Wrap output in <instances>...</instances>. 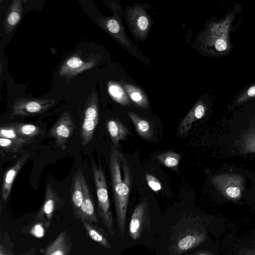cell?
I'll use <instances>...</instances> for the list:
<instances>
[{"label": "cell", "instance_id": "cell-11", "mask_svg": "<svg viewBox=\"0 0 255 255\" xmlns=\"http://www.w3.org/2000/svg\"><path fill=\"white\" fill-rule=\"evenodd\" d=\"M85 176L81 169L74 174L70 191L71 202L75 216L77 218L84 198L83 180Z\"/></svg>", "mask_w": 255, "mask_h": 255}, {"label": "cell", "instance_id": "cell-2", "mask_svg": "<svg viewBox=\"0 0 255 255\" xmlns=\"http://www.w3.org/2000/svg\"><path fill=\"white\" fill-rule=\"evenodd\" d=\"M235 13L231 11L221 19L212 20L206 25L199 38L203 51L215 56L224 55L231 51L230 33Z\"/></svg>", "mask_w": 255, "mask_h": 255}, {"label": "cell", "instance_id": "cell-9", "mask_svg": "<svg viewBox=\"0 0 255 255\" xmlns=\"http://www.w3.org/2000/svg\"><path fill=\"white\" fill-rule=\"evenodd\" d=\"M74 123L69 112L60 116L48 132V135L55 139L57 146L65 149V144L72 135Z\"/></svg>", "mask_w": 255, "mask_h": 255}, {"label": "cell", "instance_id": "cell-17", "mask_svg": "<svg viewBox=\"0 0 255 255\" xmlns=\"http://www.w3.org/2000/svg\"><path fill=\"white\" fill-rule=\"evenodd\" d=\"M205 113V105L202 101H198L182 120L178 129L179 134L183 135L186 133L190 129L193 123L203 118Z\"/></svg>", "mask_w": 255, "mask_h": 255}, {"label": "cell", "instance_id": "cell-27", "mask_svg": "<svg viewBox=\"0 0 255 255\" xmlns=\"http://www.w3.org/2000/svg\"><path fill=\"white\" fill-rule=\"evenodd\" d=\"M26 143L14 140L0 137V146L4 151L8 152H16L20 150Z\"/></svg>", "mask_w": 255, "mask_h": 255}, {"label": "cell", "instance_id": "cell-8", "mask_svg": "<svg viewBox=\"0 0 255 255\" xmlns=\"http://www.w3.org/2000/svg\"><path fill=\"white\" fill-rule=\"evenodd\" d=\"M64 205V201L49 183L45 187L43 204L35 217V221H41L48 228L55 211Z\"/></svg>", "mask_w": 255, "mask_h": 255}, {"label": "cell", "instance_id": "cell-19", "mask_svg": "<svg viewBox=\"0 0 255 255\" xmlns=\"http://www.w3.org/2000/svg\"><path fill=\"white\" fill-rule=\"evenodd\" d=\"M122 85L129 99L137 106L146 109L149 107V102L144 92L139 87L123 81Z\"/></svg>", "mask_w": 255, "mask_h": 255}, {"label": "cell", "instance_id": "cell-21", "mask_svg": "<svg viewBox=\"0 0 255 255\" xmlns=\"http://www.w3.org/2000/svg\"><path fill=\"white\" fill-rule=\"evenodd\" d=\"M82 223L88 236L92 240L106 249L111 248V245L104 231L95 223L86 221Z\"/></svg>", "mask_w": 255, "mask_h": 255}, {"label": "cell", "instance_id": "cell-34", "mask_svg": "<svg viewBox=\"0 0 255 255\" xmlns=\"http://www.w3.org/2000/svg\"><path fill=\"white\" fill-rule=\"evenodd\" d=\"M35 252H36V251H35V248H33V249H31L30 251H29L28 252H27L24 254L19 255H34Z\"/></svg>", "mask_w": 255, "mask_h": 255}, {"label": "cell", "instance_id": "cell-15", "mask_svg": "<svg viewBox=\"0 0 255 255\" xmlns=\"http://www.w3.org/2000/svg\"><path fill=\"white\" fill-rule=\"evenodd\" d=\"M72 245V242L68 233L66 231H63L46 247L43 255H68Z\"/></svg>", "mask_w": 255, "mask_h": 255}, {"label": "cell", "instance_id": "cell-10", "mask_svg": "<svg viewBox=\"0 0 255 255\" xmlns=\"http://www.w3.org/2000/svg\"><path fill=\"white\" fill-rule=\"evenodd\" d=\"M148 216L147 202L146 199L134 209L129 223L128 234L133 240L138 239L143 231Z\"/></svg>", "mask_w": 255, "mask_h": 255}, {"label": "cell", "instance_id": "cell-26", "mask_svg": "<svg viewBox=\"0 0 255 255\" xmlns=\"http://www.w3.org/2000/svg\"><path fill=\"white\" fill-rule=\"evenodd\" d=\"M0 137L23 142L27 144L33 141L32 139H27L21 136L10 123L1 126Z\"/></svg>", "mask_w": 255, "mask_h": 255}, {"label": "cell", "instance_id": "cell-18", "mask_svg": "<svg viewBox=\"0 0 255 255\" xmlns=\"http://www.w3.org/2000/svg\"><path fill=\"white\" fill-rule=\"evenodd\" d=\"M22 13V1H12L7 12L4 21V30L6 33H10L15 28L21 19Z\"/></svg>", "mask_w": 255, "mask_h": 255}, {"label": "cell", "instance_id": "cell-1", "mask_svg": "<svg viewBox=\"0 0 255 255\" xmlns=\"http://www.w3.org/2000/svg\"><path fill=\"white\" fill-rule=\"evenodd\" d=\"M109 166L117 224L120 234L123 237L125 231L132 175L125 157L115 146L111 149Z\"/></svg>", "mask_w": 255, "mask_h": 255}, {"label": "cell", "instance_id": "cell-13", "mask_svg": "<svg viewBox=\"0 0 255 255\" xmlns=\"http://www.w3.org/2000/svg\"><path fill=\"white\" fill-rule=\"evenodd\" d=\"M95 65L93 60L84 61L79 56H73L67 58L61 66L59 74L63 76H71L89 69Z\"/></svg>", "mask_w": 255, "mask_h": 255}, {"label": "cell", "instance_id": "cell-6", "mask_svg": "<svg viewBox=\"0 0 255 255\" xmlns=\"http://www.w3.org/2000/svg\"><path fill=\"white\" fill-rule=\"evenodd\" d=\"M99 118L97 95L93 92L89 98L84 111L80 128V136L83 145L88 144L92 139Z\"/></svg>", "mask_w": 255, "mask_h": 255}, {"label": "cell", "instance_id": "cell-14", "mask_svg": "<svg viewBox=\"0 0 255 255\" xmlns=\"http://www.w3.org/2000/svg\"><path fill=\"white\" fill-rule=\"evenodd\" d=\"M83 186L84 201L77 218L82 222L86 221L96 224L98 222V218L85 178L83 180Z\"/></svg>", "mask_w": 255, "mask_h": 255}, {"label": "cell", "instance_id": "cell-16", "mask_svg": "<svg viewBox=\"0 0 255 255\" xmlns=\"http://www.w3.org/2000/svg\"><path fill=\"white\" fill-rule=\"evenodd\" d=\"M206 237L204 232L190 231L178 239L175 246L176 251L181 254L191 250L204 242Z\"/></svg>", "mask_w": 255, "mask_h": 255}, {"label": "cell", "instance_id": "cell-25", "mask_svg": "<svg viewBox=\"0 0 255 255\" xmlns=\"http://www.w3.org/2000/svg\"><path fill=\"white\" fill-rule=\"evenodd\" d=\"M181 158L180 154L172 151L161 153L156 156L157 159L161 163L172 169L177 168Z\"/></svg>", "mask_w": 255, "mask_h": 255}, {"label": "cell", "instance_id": "cell-23", "mask_svg": "<svg viewBox=\"0 0 255 255\" xmlns=\"http://www.w3.org/2000/svg\"><path fill=\"white\" fill-rule=\"evenodd\" d=\"M107 85L108 93L115 102L124 106L130 105L129 97L121 84L115 81H110Z\"/></svg>", "mask_w": 255, "mask_h": 255}, {"label": "cell", "instance_id": "cell-33", "mask_svg": "<svg viewBox=\"0 0 255 255\" xmlns=\"http://www.w3.org/2000/svg\"><path fill=\"white\" fill-rule=\"evenodd\" d=\"M0 255H11L8 251H7L4 247L1 245L0 246Z\"/></svg>", "mask_w": 255, "mask_h": 255}, {"label": "cell", "instance_id": "cell-29", "mask_svg": "<svg viewBox=\"0 0 255 255\" xmlns=\"http://www.w3.org/2000/svg\"><path fill=\"white\" fill-rule=\"evenodd\" d=\"M255 97V83L245 89L238 99L239 102H243Z\"/></svg>", "mask_w": 255, "mask_h": 255}, {"label": "cell", "instance_id": "cell-22", "mask_svg": "<svg viewBox=\"0 0 255 255\" xmlns=\"http://www.w3.org/2000/svg\"><path fill=\"white\" fill-rule=\"evenodd\" d=\"M128 116L133 123L137 133L143 138H151L152 128L148 121L139 117L133 112H128Z\"/></svg>", "mask_w": 255, "mask_h": 255}, {"label": "cell", "instance_id": "cell-28", "mask_svg": "<svg viewBox=\"0 0 255 255\" xmlns=\"http://www.w3.org/2000/svg\"><path fill=\"white\" fill-rule=\"evenodd\" d=\"M145 178L148 186L152 191L155 192H158L161 190V183L155 177L147 173Z\"/></svg>", "mask_w": 255, "mask_h": 255}, {"label": "cell", "instance_id": "cell-30", "mask_svg": "<svg viewBox=\"0 0 255 255\" xmlns=\"http://www.w3.org/2000/svg\"><path fill=\"white\" fill-rule=\"evenodd\" d=\"M227 195L233 198L238 197L240 195V190L236 187H230L226 190Z\"/></svg>", "mask_w": 255, "mask_h": 255}, {"label": "cell", "instance_id": "cell-24", "mask_svg": "<svg viewBox=\"0 0 255 255\" xmlns=\"http://www.w3.org/2000/svg\"><path fill=\"white\" fill-rule=\"evenodd\" d=\"M18 133L22 137L27 139L44 134V131L38 126L31 124L19 123H10Z\"/></svg>", "mask_w": 255, "mask_h": 255}, {"label": "cell", "instance_id": "cell-12", "mask_svg": "<svg viewBox=\"0 0 255 255\" xmlns=\"http://www.w3.org/2000/svg\"><path fill=\"white\" fill-rule=\"evenodd\" d=\"M30 157L28 153L22 154L4 173L1 187V199L3 202L8 199L16 175Z\"/></svg>", "mask_w": 255, "mask_h": 255}, {"label": "cell", "instance_id": "cell-3", "mask_svg": "<svg viewBox=\"0 0 255 255\" xmlns=\"http://www.w3.org/2000/svg\"><path fill=\"white\" fill-rule=\"evenodd\" d=\"M113 15L111 17H101L99 23L101 27L118 42L125 49L139 58L140 51L135 47L126 33L121 16L123 13L120 3L111 4Z\"/></svg>", "mask_w": 255, "mask_h": 255}, {"label": "cell", "instance_id": "cell-4", "mask_svg": "<svg viewBox=\"0 0 255 255\" xmlns=\"http://www.w3.org/2000/svg\"><path fill=\"white\" fill-rule=\"evenodd\" d=\"M92 171L97 197L98 214L109 234L113 236V218L105 174L102 169L96 164H93Z\"/></svg>", "mask_w": 255, "mask_h": 255}, {"label": "cell", "instance_id": "cell-32", "mask_svg": "<svg viewBox=\"0 0 255 255\" xmlns=\"http://www.w3.org/2000/svg\"><path fill=\"white\" fill-rule=\"evenodd\" d=\"M192 255H213L212 253L208 251H199Z\"/></svg>", "mask_w": 255, "mask_h": 255}, {"label": "cell", "instance_id": "cell-7", "mask_svg": "<svg viewBox=\"0 0 255 255\" xmlns=\"http://www.w3.org/2000/svg\"><path fill=\"white\" fill-rule=\"evenodd\" d=\"M55 103L54 99L19 98L13 103L10 116L23 117L42 114Z\"/></svg>", "mask_w": 255, "mask_h": 255}, {"label": "cell", "instance_id": "cell-20", "mask_svg": "<svg viewBox=\"0 0 255 255\" xmlns=\"http://www.w3.org/2000/svg\"><path fill=\"white\" fill-rule=\"evenodd\" d=\"M107 127L112 142L117 147L120 141L126 138L128 134V129L120 122L110 120L107 122Z\"/></svg>", "mask_w": 255, "mask_h": 255}, {"label": "cell", "instance_id": "cell-5", "mask_svg": "<svg viewBox=\"0 0 255 255\" xmlns=\"http://www.w3.org/2000/svg\"><path fill=\"white\" fill-rule=\"evenodd\" d=\"M127 22L137 40H144L147 37L151 27V20L145 5L134 4L127 6L124 11Z\"/></svg>", "mask_w": 255, "mask_h": 255}, {"label": "cell", "instance_id": "cell-31", "mask_svg": "<svg viewBox=\"0 0 255 255\" xmlns=\"http://www.w3.org/2000/svg\"><path fill=\"white\" fill-rule=\"evenodd\" d=\"M239 255H255V248L243 249L240 251Z\"/></svg>", "mask_w": 255, "mask_h": 255}]
</instances>
